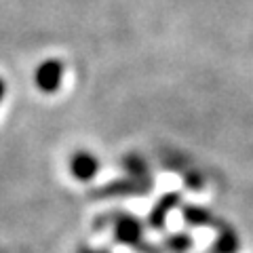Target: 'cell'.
<instances>
[{
	"instance_id": "obj_1",
	"label": "cell",
	"mask_w": 253,
	"mask_h": 253,
	"mask_svg": "<svg viewBox=\"0 0 253 253\" xmlns=\"http://www.w3.org/2000/svg\"><path fill=\"white\" fill-rule=\"evenodd\" d=\"M74 173H76V177H81V179H89L93 177V173H95V161L91 156H78L76 161H74Z\"/></svg>"
},
{
	"instance_id": "obj_2",
	"label": "cell",
	"mask_w": 253,
	"mask_h": 253,
	"mask_svg": "<svg viewBox=\"0 0 253 253\" xmlns=\"http://www.w3.org/2000/svg\"><path fill=\"white\" fill-rule=\"evenodd\" d=\"M118 234H121V239H125V241H137L139 228H137V224H133V221H123V224L118 226Z\"/></svg>"
}]
</instances>
